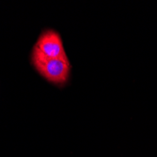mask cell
<instances>
[{"label": "cell", "instance_id": "obj_1", "mask_svg": "<svg viewBox=\"0 0 157 157\" xmlns=\"http://www.w3.org/2000/svg\"><path fill=\"white\" fill-rule=\"evenodd\" d=\"M30 59L37 73L49 83L58 87H64L68 83L71 75V63L68 56L47 58L33 48Z\"/></svg>", "mask_w": 157, "mask_h": 157}, {"label": "cell", "instance_id": "obj_2", "mask_svg": "<svg viewBox=\"0 0 157 157\" xmlns=\"http://www.w3.org/2000/svg\"><path fill=\"white\" fill-rule=\"evenodd\" d=\"M33 48L47 58L59 59L68 56L64 49L61 36L54 29H45L42 31L37 39Z\"/></svg>", "mask_w": 157, "mask_h": 157}]
</instances>
